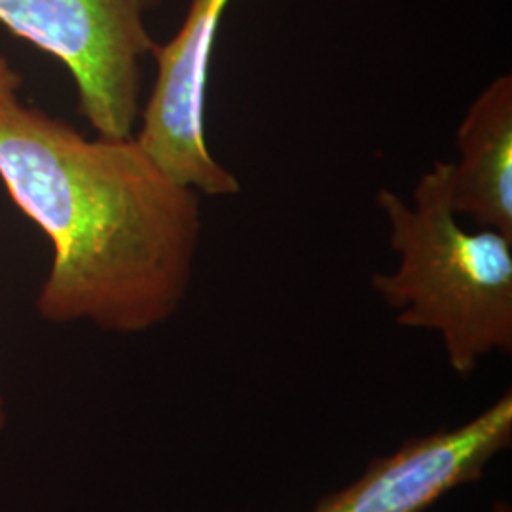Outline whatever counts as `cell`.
Returning <instances> with one entry per match:
<instances>
[{
  "label": "cell",
  "mask_w": 512,
  "mask_h": 512,
  "mask_svg": "<svg viewBox=\"0 0 512 512\" xmlns=\"http://www.w3.org/2000/svg\"><path fill=\"white\" fill-rule=\"evenodd\" d=\"M512 444V393L475 418L403 442L374 459L340 492L310 512H425L442 497L475 484Z\"/></svg>",
  "instance_id": "5"
},
{
  "label": "cell",
  "mask_w": 512,
  "mask_h": 512,
  "mask_svg": "<svg viewBox=\"0 0 512 512\" xmlns=\"http://www.w3.org/2000/svg\"><path fill=\"white\" fill-rule=\"evenodd\" d=\"M165 0H0V25L73 76L78 112L99 137L129 139L141 118L147 19Z\"/></svg>",
  "instance_id": "3"
},
{
  "label": "cell",
  "mask_w": 512,
  "mask_h": 512,
  "mask_svg": "<svg viewBox=\"0 0 512 512\" xmlns=\"http://www.w3.org/2000/svg\"><path fill=\"white\" fill-rule=\"evenodd\" d=\"M458 162H450V203L476 228L512 239V76L494 78L465 112Z\"/></svg>",
  "instance_id": "6"
},
{
  "label": "cell",
  "mask_w": 512,
  "mask_h": 512,
  "mask_svg": "<svg viewBox=\"0 0 512 512\" xmlns=\"http://www.w3.org/2000/svg\"><path fill=\"white\" fill-rule=\"evenodd\" d=\"M6 420H8V416H6V406H4V401L0 399V431L4 429V425H6Z\"/></svg>",
  "instance_id": "9"
},
{
  "label": "cell",
  "mask_w": 512,
  "mask_h": 512,
  "mask_svg": "<svg viewBox=\"0 0 512 512\" xmlns=\"http://www.w3.org/2000/svg\"><path fill=\"white\" fill-rule=\"evenodd\" d=\"M492 512H512L511 503H509V501L499 499V501H495L494 507H492Z\"/></svg>",
  "instance_id": "8"
},
{
  "label": "cell",
  "mask_w": 512,
  "mask_h": 512,
  "mask_svg": "<svg viewBox=\"0 0 512 512\" xmlns=\"http://www.w3.org/2000/svg\"><path fill=\"white\" fill-rule=\"evenodd\" d=\"M232 0H192L183 25L156 44V80L135 139L165 173L200 196L226 198L241 190L207 143V88L222 18Z\"/></svg>",
  "instance_id": "4"
},
{
  "label": "cell",
  "mask_w": 512,
  "mask_h": 512,
  "mask_svg": "<svg viewBox=\"0 0 512 512\" xmlns=\"http://www.w3.org/2000/svg\"><path fill=\"white\" fill-rule=\"evenodd\" d=\"M21 82V74L10 63V59L0 52V116L4 114V110L19 101Z\"/></svg>",
  "instance_id": "7"
},
{
  "label": "cell",
  "mask_w": 512,
  "mask_h": 512,
  "mask_svg": "<svg viewBox=\"0 0 512 512\" xmlns=\"http://www.w3.org/2000/svg\"><path fill=\"white\" fill-rule=\"evenodd\" d=\"M397 268L372 275V289L397 325L435 332L448 365L467 378L492 353L512 351V239L467 230L450 203V162H435L412 203L380 188Z\"/></svg>",
  "instance_id": "2"
},
{
  "label": "cell",
  "mask_w": 512,
  "mask_h": 512,
  "mask_svg": "<svg viewBox=\"0 0 512 512\" xmlns=\"http://www.w3.org/2000/svg\"><path fill=\"white\" fill-rule=\"evenodd\" d=\"M0 181L52 243L38 315L141 334L183 306L202 239L200 194L135 137L88 139L16 101L0 116Z\"/></svg>",
  "instance_id": "1"
}]
</instances>
